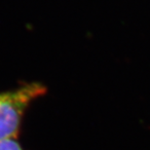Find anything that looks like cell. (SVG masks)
<instances>
[{
  "mask_svg": "<svg viewBox=\"0 0 150 150\" xmlns=\"http://www.w3.org/2000/svg\"><path fill=\"white\" fill-rule=\"evenodd\" d=\"M46 92V87L37 82L0 92V142L17 139L26 109Z\"/></svg>",
  "mask_w": 150,
  "mask_h": 150,
  "instance_id": "obj_1",
  "label": "cell"
},
{
  "mask_svg": "<svg viewBox=\"0 0 150 150\" xmlns=\"http://www.w3.org/2000/svg\"><path fill=\"white\" fill-rule=\"evenodd\" d=\"M0 150H25L17 139H10L0 142Z\"/></svg>",
  "mask_w": 150,
  "mask_h": 150,
  "instance_id": "obj_2",
  "label": "cell"
}]
</instances>
